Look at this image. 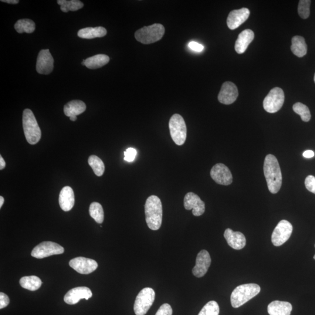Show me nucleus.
<instances>
[{"mask_svg": "<svg viewBox=\"0 0 315 315\" xmlns=\"http://www.w3.org/2000/svg\"><path fill=\"white\" fill-rule=\"evenodd\" d=\"M264 174L269 191L273 194L279 192L282 185V174L277 159L272 154L267 155L264 162Z\"/></svg>", "mask_w": 315, "mask_h": 315, "instance_id": "obj_1", "label": "nucleus"}, {"mask_svg": "<svg viewBox=\"0 0 315 315\" xmlns=\"http://www.w3.org/2000/svg\"><path fill=\"white\" fill-rule=\"evenodd\" d=\"M145 220L149 228L157 231L160 228L162 222V205L157 196H150L145 205Z\"/></svg>", "mask_w": 315, "mask_h": 315, "instance_id": "obj_2", "label": "nucleus"}, {"mask_svg": "<svg viewBox=\"0 0 315 315\" xmlns=\"http://www.w3.org/2000/svg\"><path fill=\"white\" fill-rule=\"evenodd\" d=\"M260 290V286L256 284H246L237 287L231 296L232 307L238 308L242 306L258 295Z\"/></svg>", "mask_w": 315, "mask_h": 315, "instance_id": "obj_3", "label": "nucleus"}, {"mask_svg": "<svg viewBox=\"0 0 315 315\" xmlns=\"http://www.w3.org/2000/svg\"><path fill=\"white\" fill-rule=\"evenodd\" d=\"M22 123L25 136L28 143L35 145L41 138V130L31 110H23Z\"/></svg>", "mask_w": 315, "mask_h": 315, "instance_id": "obj_4", "label": "nucleus"}, {"mask_svg": "<svg viewBox=\"0 0 315 315\" xmlns=\"http://www.w3.org/2000/svg\"><path fill=\"white\" fill-rule=\"evenodd\" d=\"M164 33V26L159 23H155L137 30L135 33V38L138 42L147 45L159 41Z\"/></svg>", "mask_w": 315, "mask_h": 315, "instance_id": "obj_5", "label": "nucleus"}, {"mask_svg": "<svg viewBox=\"0 0 315 315\" xmlns=\"http://www.w3.org/2000/svg\"><path fill=\"white\" fill-rule=\"evenodd\" d=\"M169 127L174 143L178 145L184 144L187 137V128L184 118L179 114L173 115L169 120Z\"/></svg>", "mask_w": 315, "mask_h": 315, "instance_id": "obj_6", "label": "nucleus"}, {"mask_svg": "<svg viewBox=\"0 0 315 315\" xmlns=\"http://www.w3.org/2000/svg\"><path fill=\"white\" fill-rule=\"evenodd\" d=\"M155 293L151 288H145L138 293L135 299L134 311L136 315H145L153 304Z\"/></svg>", "mask_w": 315, "mask_h": 315, "instance_id": "obj_7", "label": "nucleus"}, {"mask_svg": "<svg viewBox=\"0 0 315 315\" xmlns=\"http://www.w3.org/2000/svg\"><path fill=\"white\" fill-rule=\"evenodd\" d=\"M285 100L284 91L279 87L271 90L263 101V107L267 112H277L282 107Z\"/></svg>", "mask_w": 315, "mask_h": 315, "instance_id": "obj_8", "label": "nucleus"}, {"mask_svg": "<svg viewBox=\"0 0 315 315\" xmlns=\"http://www.w3.org/2000/svg\"><path fill=\"white\" fill-rule=\"evenodd\" d=\"M293 227L287 220H282L278 223L272 235V241L275 246H280L289 239L292 234Z\"/></svg>", "mask_w": 315, "mask_h": 315, "instance_id": "obj_9", "label": "nucleus"}, {"mask_svg": "<svg viewBox=\"0 0 315 315\" xmlns=\"http://www.w3.org/2000/svg\"><path fill=\"white\" fill-rule=\"evenodd\" d=\"M63 247L55 242H43L35 247L31 253L32 256L37 259H43L52 255L63 253Z\"/></svg>", "mask_w": 315, "mask_h": 315, "instance_id": "obj_10", "label": "nucleus"}, {"mask_svg": "<svg viewBox=\"0 0 315 315\" xmlns=\"http://www.w3.org/2000/svg\"><path fill=\"white\" fill-rule=\"evenodd\" d=\"M210 175L213 180L219 185L227 186L232 184L233 179L231 172L224 164L215 165L210 172Z\"/></svg>", "mask_w": 315, "mask_h": 315, "instance_id": "obj_11", "label": "nucleus"}, {"mask_svg": "<svg viewBox=\"0 0 315 315\" xmlns=\"http://www.w3.org/2000/svg\"><path fill=\"white\" fill-rule=\"evenodd\" d=\"M69 265L76 272L82 274H89L98 268V263L94 260L84 257H76L71 260Z\"/></svg>", "mask_w": 315, "mask_h": 315, "instance_id": "obj_12", "label": "nucleus"}, {"mask_svg": "<svg viewBox=\"0 0 315 315\" xmlns=\"http://www.w3.org/2000/svg\"><path fill=\"white\" fill-rule=\"evenodd\" d=\"M36 71L40 74L47 75L52 72L54 59L49 49H43L39 53L36 62Z\"/></svg>", "mask_w": 315, "mask_h": 315, "instance_id": "obj_13", "label": "nucleus"}, {"mask_svg": "<svg viewBox=\"0 0 315 315\" xmlns=\"http://www.w3.org/2000/svg\"><path fill=\"white\" fill-rule=\"evenodd\" d=\"M184 207L186 210H192L193 214L196 216H201L205 212V203L194 193L189 192L186 195Z\"/></svg>", "mask_w": 315, "mask_h": 315, "instance_id": "obj_14", "label": "nucleus"}, {"mask_svg": "<svg viewBox=\"0 0 315 315\" xmlns=\"http://www.w3.org/2000/svg\"><path fill=\"white\" fill-rule=\"evenodd\" d=\"M211 259L209 253L206 250H202L196 257V265L192 270L193 274L196 277L201 278L208 272Z\"/></svg>", "mask_w": 315, "mask_h": 315, "instance_id": "obj_15", "label": "nucleus"}, {"mask_svg": "<svg viewBox=\"0 0 315 315\" xmlns=\"http://www.w3.org/2000/svg\"><path fill=\"white\" fill-rule=\"evenodd\" d=\"M92 296V291L89 288L79 287L70 290L64 296V300L67 304L74 305L82 299L89 300Z\"/></svg>", "mask_w": 315, "mask_h": 315, "instance_id": "obj_16", "label": "nucleus"}, {"mask_svg": "<svg viewBox=\"0 0 315 315\" xmlns=\"http://www.w3.org/2000/svg\"><path fill=\"white\" fill-rule=\"evenodd\" d=\"M238 97V90L235 85L231 82H225L222 84L218 99L220 103L231 105L234 103Z\"/></svg>", "mask_w": 315, "mask_h": 315, "instance_id": "obj_17", "label": "nucleus"}, {"mask_svg": "<svg viewBox=\"0 0 315 315\" xmlns=\"http://www.w3.org/2000/svg\"><path fill=\"white\" fill-rule=\"evenodd\" d=\"M250 11L248 8H242L239 9L233 10L227 18V25L231 30L238 28V27L248 19Z\"/></svg>", "mask_w": 315, "mask_h": 315, "instance_id": "obj_18", "label": "nucleus"}, {"mask_svg": "<svg viewBox=\"0 0 315 315\" xmlns=\"http://www.w3.org/2000/svg\"><path fill=\"white\" fill-rule=\"evenodd\" d=\"M223 236L227 243L233 249H242L246 245L245 236L241 232L233 231L231 229L228 228L225 230Z\"/></svg>", "mask_w": 315, "mask_h": 315, "instance_id": "obj_19", "label": "nucleus"}, {"mask_svg": "<svg viewBox=\"0 0 315 315\" xmlns=\"http://www.w3.org/2000/svg\"><path fill=\"white\" fill-rule=\"evenodd\" d=\"M75 203V198L73 190L70 186H66L62 189L59 196V205L64 211L72 210Z\"/></svg>", "mask_w": 315, "mask_h": 315, "instance_id": "obj_20", "label": "nucleus"}, {"mask_svg": "<svg viewBox=\"0 0 315 315\" xmlns=\"http://www.w3.org/2000/svg\"><path fill=\"white\" fill-rule=\"evenodd\" d=\"M254 38H255V34L252 30H243L239 34L236 40L235 45L236 52L238 54L245 53L250 43L253 41Z\"/></svg>", "mask_w": 315, "mask_h": 315, "instance_id": "obj_21", "label": "nucleus"}, {"mask_svg": "<svg viewBox=\"0 0 315 315\" xmlns=\"http://www.w3.org/2000/svg\"><path fill=\"white\" fill-rule=\"evenodd\" d=\"M292 310V305L290 303L280 301H273L267 307L270 315H290Z\"/></svg>", "mask_w": 315, "mask_h": 315, "instance_id": "obj_22", "label": "nucleus"}, {"mask_svg": "<svg viewBox=\"0 0 315 315\" xmlns=\"http://www.w3.org/2000/svg\"><path fill=\"white\" fill-rule=\"evenodd\" d=\"M86 105L80 100H74L67 103L64 107V112L66 116L72 117L77 116L84 112L86 110Z\"/></svg>", "mask_w": 315, "mask_h": 315, "instance_id": "obj_23", "label": "nucleus"}, {"mask_svg": "<svg viewBox=\"0 0 315 315\" xmlns=\"http://www.w3.org/2000/svg\"><path fill=\"white\" fill-rule=\"evenodd\" d=\"M107 30L104 27L98 26L96 28H84L80 29L78 32V36L81 38L86 39H93L97 38H102L106 36Z\"/></svg>", "mask_w": 315, "mask_h": 315, "instance_id": "obj_24", "label": "nucleus"}, {"mask_svg": "<svg viewBox=\"0 0 315 315\" xmlns=\"http://www.w3.org/2000/svg\"><path fill=\"white\" fill-rule=\"evenodd\" d=\"M307 45L303 37L300 36L293 37L291 50L294 55L301 58L307 55Z\"/></svg>", "mask_w": 315, "mask_h": 315, "instance_id": "obj_25", "label": "nucleus"}, {"mask_svg": "<svg viewBox=\"0 0 315 315\" xmlns=\"http://www.w3.org/2000/svg\"><path fill=\"white\" fill-rule=\"evenodd\" d=\"M109 61V56L100 54L85 60V66L89 69H97L106 65Z\"/></svg>", "mask_w": 315, "mask_h": 315, "instance_id": "obj_26", "label": "nucleus"}, {"mask_svg": "<svg viewBox=\"0 0 315 315\" xmlns=\"http://www.w3.org/2000/svg\"><path fill=\"white\" fill-rule=\"evenodd\" d=\"M19 283L23 289L32 291L38 290L42 284L41 280L35 276L23 277Z\"/></svg>", "mask_w": 315, "mask_h": 315, "instance_id": "obj_27", "label": "nucleus"}, {"mask_svg": "<svg viewBox=\"0 0 315 315\" xmlns=\"http://www.w3.org/2000/svg\"><path fill=\"white\" fill-rule=\"evenodd\" d=\"M15 29L19 33H32L36 29L35 23L29 19H19L15 24Z\"/></svg>", "mask_w": 315, "mask_h": 315, "instance_id": "obj_28", "label": "nucleus"}, {"mask_svg": "<svg viewBox=\"0 0 315 315\" xmlns=\"http://www.w3.org/2000/svg\"><path fill=\"white\" fill-rule=\"evenodd\" d=\"M57 4L61 6L60 9L64 12L71 11H76L77 10L81 9L84 6V4L79 0H59Z\"/></svg>", "mask_w": 315, "mask_h": 315, "instance_id": "obj_29", "label": "nucleus"}, {"mask_svg": "<svg viewBox=\"0 0 315 315\" xmlns=\"http://www.w3.org/2000/svg\"><path fill=\"white\" fill-rule=\"evenodd\" d=\"M90 214L95 221L102 223L104 220V211L103 206L100 203L94 202L90 207Z\"/></svg>", "mask_w": 315, "mask_h": 315, "instance_id": "obj_30", "label": "nucleus"}, {"mask_svg": "<svg viewBox=\"0 0 315 315\" xmlns=\"http://www.w3.org/2000/svg\"><path fill=\"white\" fill-rule=\"evenodd\" d=\"M89 164L98 177H101L104 174L105 165L103 161L96 155H91L89 159Z\"/></svg>", "mask_w": 315, "mask_h": 315, "instance_id": "obj_31", "label": "nucleus"}, {"mask_svg": "<svg viewBox=\"0 0 315 315\" xmlns=\"http://www.w3.org/2000/svg\"><path fill=\"white\" fill-rule=\"evenodd\" d=\"M293 108L295 112L300 115L303 121L308 122L311 120L310 110L306 105L297 103L293 105Z\"/></svg>", "mask_w": 315, "mask_h": 315, "instance_id": "obj_32", "label": "nucleus"}, {"mask_svg": "<svg viewBox=\"0 0 315 315\" xmlns=\"http://www.w3.org/2000/svg\"><path fill=\"white\" fill-rule=\"evenodd\" d=\"M219 307L214 301H210L202 308L198 315H219Z\"/></svg>", "mask_w": 315, "mask_h": 315, "instance_id": "obj_33", "label": "nucleus"}, {"mask_svg": "<svg viewBox=\"0 0 315 315\" xmlns=\"http://www.w3.org/2000/svg\"><path fill=\"white\" fill-rule=\"evenodd\" d=\"M311 4L310 0H300L298 11L301 18L307 19L310 16Z\"/></svg>", "mask_w": 315, "mask_h": 315, "instance_id": "obj_34", "label": "nucleus"}, {"mask_svg": "<svg viewBox=\"0 0 315 315\" xmlns=\"http://www.w3.org/2000/svg\"><path fill=\"white\" fill-rule=\"evenodd\" d=\"M305 185L308 191L315 194V177L314 176H308L305 181Z\"/></svg>", "mask_w": 315, "mask_h": 315, "instance_id": "obj_35", "label": "nucleus"}, {"mask_svg": "<svg viewBox=\"0 0 315 315\" xmlns=\"http://www.w3.org/2000/svg\"><path fill=\"white\" fill-rule=\"evenodd\" d=\"M124 160L127 162H133L137 155V151L133 148H128L124 152Z\"/></svg>", "mask_w": 315, "mask_h": 315, "instance_id": "obj_36", "label": "nucleus"}, {"mask_svg": "<svg viewBox=\"0 0 315 315\" xmlns=\"http://www.w3.org/2000/svg\"><path fill=\"white\" fill-rule=\"evenodd\" d=\"M172 308L170 305L164 304L161 306L155 315H172Z\"/></svg>", "mask_w": 315, "mask_h": 315, "instance_id": "obj_37", "label": "nucleus"}, {"mask_svg": "<svg viewBox=\"0 0 315 315\" xmlns=\"http://www.w3.org/2000/svg\"><path fill=\"white\" fill-rule=\"evenodd\" d=\"M9 299L6 294L3 293H0V309H3L8 306Z\"/></svg>", "mask_w": 315, "mask_h": 315, "instance_id": "obj_38", "label": "nucleus"}, {"mask_svg": "<svg viewBox=\"0 0 315 315\" xmlns=\"http://www.w3.org/2000/svg\"><path fill=\"white\" fill-rule=\"evenodd\" d=\"M189 47L196 52H201L205 49V47L201 44L194 41L189 43Z\"/></svg>", "mask_w": 315, "mask_h": 315, "instance_id": "obj_39", "label": "nucleus"}, {"mask_svg": "<svg viewBox=\"0 0 315 315\" xmlns=\"http://www.w3.org/2000/svg\"><path fill=\"white\" fill-rule=\"evenodd\" d=\"M304 157L306 158H313L315 156V153L312 150H307L304 152L303 153Z\"/></svg>", "mask_w": 315, "mask_h": 315, "instance_id": "obj_40", "label": "nucleus"}, {"mask_svg": "<svg viewBox=\"0 0 315 315\" xmlns=\"http://www.w3.org/2000/svg\"><path fill=\"white\" fill-rule=\"evenodd\" d=\"M1 2H6L8 4H16L19 2L18 0H1Z\"/></svg>", "mask_w": 315, "mask_h": 315, "instance_id": "obj_41", "label": "nucleus"}, {"mask_svg": "<svg viewBox=\"0 0 315 315\" xmlns=\"http://www.w3.org/2000/svg\"><path fill=\"white\" fill-rule=\"evenodd\" d=\"M5 167V162L4 159L2 158V156H0V169L2 170Z\"/></svg>", "mask_w": 315, "mask_h": 315, "instance_id": "obj_42", "label": "nucleus"}, {"mask_svg": "<svg viewBox=\"0 0 315 315\" xmlns=\"http://www.w3.org/2000/svg\"><path fill=\"white\" fill-rule=\"evenodd\" d=\"M4 199L2 197V196H1V197H0V208H2L3 204H4Z\"/></svg>", "mask_w": 315, "mask_h": 315, "instance_id": "obj_43", "label": "nucleus"}, {"mask_svg": "<svg viewBox=\"0 0 315 315\" xmlns=\"http://www.w3.org/2000/svg\"><path fill=\"white\" fill-rule=\"evenodd\" d=\"M70 120L73 121H75L77 119V117L76 116H73L70 117Z\"/></svg>", "mask_w": 315, "mask_h": 315, "instance_id": "obj_44", "label": "nucleus"}, {"mask_svg": "<svg viewBox=\"0 0 315 315\" xmlns=\"http://www.w3.org/2000/svg\"><path fill=\"white\" fill-rule=\"evenodd\" d=\"M82 65L85 66V60H84L83 62H82Z\"/></svg>", "mask_w": 315, "mask_h": 315, "instance_id": "obj_45", "label": "nucleus"}, {"mask_svg": "<svg viewBox=\"0 0 315 315\" xmlns=\"http://www.w3.org/2000/svg\"><path fill=\"white\" fill-rule=\"evenodd\" d=\"M314 81H315V76H314Z\"/></svg>", "mask_w": 315, "mask_h": 315, "instance_id": "obj_46", "label": "nucleus"}, {"mask_svg": "<svg viewBox=\"0 0 315 315\" xmlns=\"http://www.w3.org/2000/svg\"><path fill=\"white\" fill-rule=\"evenodd\" d=\"M314 259L315 260V256H314Z\"/></svg>", "mask_w": 315, "mask_h": 315, "instance_id": "obj_47", "label": "nucleus"}]
</instances>
